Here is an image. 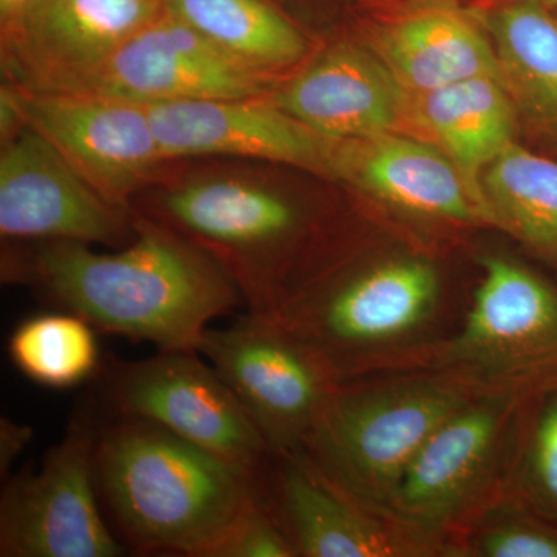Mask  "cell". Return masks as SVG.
I'll return each instance as SVG.
<instances>
[{"mask_svg":"<svg viewBox=\"0 0 557 557\" xmlns=\"http://www.w3.org/2000/svg\"><path fill=\"white\" fill-rule=\"evenodd\" d=\"M450 544L454 557H557V523L505 494Z\"/></svg>","mask_w":557,"mask_h":557,"instance_id":"cell-25","label":"cell"},{"mask_svg":"<svg viewBox=\"0 0 557 557\" xmlns=\"http://www.w3.org/2000/svg\"><path fill=\"white\" fill-rule=\"evenodd\" d=\"M33 438V429L14 423L10 418H0V474L9 475L14 460L27 448Z\"/></svg>","mask_w":557,"mask_h":557,"instance_id":"cell-28","label":"cell"},{"mask_svg":"<svg viewBox=\"0 0 557 557\" xmlns=\"http://www.w3.org/2000/svg\"><path fill=\"white\" fill-rule=\"evenodd\" d=\"M263 500L299 557H454L448 541L348 493L304 449L274 454Z\"/></svg>","mask_w":557,"mask_h":557,"instance_id":"cell-12","label":"cell"},{"mask_svg":"<svg viewBox=\"0 0 557 557\" xmlns=\"http://www.w3.org/2000/svg\"><path fill=\"white\" fill-rule=\"evenodd\" d=\"M22 126L47 139L98 194L129 209L163 178L164 159L148 106L110 95L32 91L2 84Z\"/></svg>","mask_w":557,"mask_h":557,"instance_id":"cell-10","label":"cell"},{"mask_svg":"<svg viewBox=\"0 0 557 557\" xmlns=\"http://www.w3.org/2000/svg\"><path fill=\"white\" fill-rule=\"evenodd\" d=\"M531 395L486 388L446 418L410 461L388 511L453 548L450 539L508 493Z\"/></svg>","mask_w":557,"mask_h":557,"instance_id":"cell-6","label":"cell"},{"mask_svg":"<svg viewBox=\"0 0 557 557\" xmlns=\"http://www.w3.org/2000/svg\"><path fill=\"white\" fill-rule=\"evenodd\" d=\"M135 237L116 252L69 240H3L2 278L97 332L159 350L199 351L211 322L244 304L208 252L135 212Z\"/></svg>","mask_w":557,"mask_h":557,"instance_id":"cell-1","label":"cell"},{"mask_svg":"<svg viewBox=\"0 0 557 557\" xmlns=\"http://www.w3.org/2000/svg\"><path fill=\"white\" fill-rule=\"evenodd\" d=\"M507 494L557 523V386L528 399Z\"/></svg>","mask_w":557,"mask_h":557,"instance_id":"cell-26","label":"cell"},{"mask_svg":"<svg viewBox=\"0 0 557 557\" xmlns=\"http://www.w3.org/2000/svg\"><path fill=\"white\" fill-rule=\"evenodd\" d=\"M284 78L230 57L166 10L113 54L91 94L153 102L269 97Z\"/></svg>","mask_w":557,"mask_h":557,"instance_id":"cell-17","label":"cell"},{"mask_svg":"<svg viewBox=\"0 0 557 557\" xmlns=\"http://www.w3.org/2000/svg\"><path fill=\"white\" fill-rule=\"evenodd\" d=\"M164 10L251 69L287 78L310 40L271 0H163Z\"/></svg>","mask_w":557,"mask_h":557,"instance_id":"cell-21","label":"cell"},{"mask_svg":"<svg viewBox=\"0 0 557 557\" xmlns=\"http://www.w3.org/2000/svg\"><path fill=\"white\" fill-rule=\"evenodd\" d=\"M338 185L423 226L431 234L494 230L479 190L442 150L403 132L338 139Z\"/></svg>","mask_w":557,"mask_h":557,"instance_id":"cell-14","label":"cell"},{"mask_svg":"<svg viewBox=\"0 0 557 557\" xmlns=\"http://www.w3.org/2000/svg\"><path fill=\"white\" fill-rule=\"evenodd\" d=\"M537 0H511L485 20L504 86L519 112L557 131V21Z\"/></svg>","mask_w":557,"mask_h":557,"instance_id":"cell-23","label":"cell"},{"mask_svg":"<svg viewBox=\"0 0 557 557\" xmlns=\"http://www.w3.org/2000/svg\"><path fill=\"white\" fill-rule=\"evenodd\" d=\"M478 267L460 324L408 369L453 370L531 394L557 386L556 285L504 252H482Z\"/></svg>","mask_w":557,"mask_h":557,"instance_id":"cell-7","label":"cell"},{"mask_svg":"<svg viewBox=\"0 0 557 557\" xmlns=\"http://www.w3.org/2000/svg\"><path fill=\"white\" fill-rule=\"evenodd\" d=\"M479 189L494 230L557 269V160L515 141L482 171Z\"/></svg>","mask_w":557,"mask_h":557,"instance_id":"cell-22","label":"cell"},{"mask_svg":"<svg viewBox=\"0 0 557 557\" xmlns=\"http://www.w3.org/2000/svg\"><path fill=\"white\" fill-rule=\"evenodd\" d=\"M343 249L273 319L333 381L405 370L460 324L445 263L421 248Z\"/></svg>","mask_w":557,"mask_h":557,"instance_id":"cell-3","label":"cell"},{"mask_svg":"<svg viewBox=\"0 0 557 557\" xmlns=\"http://www.w3.org/2000/svg\"><path fill=\"white\" fill-rule=\"evenodd\" d=\"M9 355L22 375L60 391L86 383L101 368L97 330L58 309L22 321L11 333Z\"/></svg>","mask_w":557,"mask_h":557,"instance_id":"cell-24","label":"cell"},{"mask_svg":"<svg viewBox=\"0 0 557 557\" xmlns=\"http://www.w3.org/2000/svg\"><path fill=\"white\" fill-rule=\"evenodd\" d=\"M518 119L504 83L479 76L423 94L405 91L398 132L442 150L480 194V174L516 141Z\"/></svg>","mask_w":557,"mask_h":557,"instance_id":"cell-20","label":"cell"},{"mask_svg":"<svg viewBox=\"0 0 557 557\" xmlns=\"http://www.w3.org/2000/svg\"><path fill=\"white\" fill-rule=\"evenodd\" d=\"M269 163L171 161L132 211L171 226L222 267L248 313L274 318L344 248L329 212L271 178Z\"/></svg>","mask_w":557,"mask_h":557,"instance_id":"cell-2","label":"cell"},{"mask_svg":"<svg viewBox=\"0 0 557 557\" xmlns=\"http://www.w3.org/2000/svg\"><path fill=\"white\" fill-rule=\"evenodd\" d=\"M163 10V0H40L17 27L0 33L3 83L94 91L113 54Z\"/></svg>","mask_w":557,"mask_h":557,"instance_id":"cell-13","label":"cell"},{"mask_svg":"<svg viewBox=\"0 0 557 557\" xmlns=\"http://www.w3.org/2000/svg\"><path fill=\"white\" fill-rule=\"evenodd\" d=\"M267 98L325 137L357 139L399 131L405 90L364 42L341 39L311 53Z\"/></svg>","mask_w":557,"mask_h":557,"instance_id":"cell-18","label":"cell"},{"mask_svg":"<svg viewBox=\"0 0 557 557\" xmlns=\"http://www.w3.org/2000/svg\"><path fill=\"white\" fill-rule=\"evenodd\" d=\"M200 355L239 398L271 453L302 449L336 381L273 319L248 313L209 329Z\"/></svg>","mask_w":557,"mask_h":557,"instance_id":"cell-11","label":"cell"},{"mask_svg":"<svg viewBox=\"0 0 557 557\" xmlns=\"http://www.w3.org/2000/svg\"><path fill=\"white\" fill-rule=\"evenodd\" d=\"M108 366L104 394L113 416L152 421L263 485L273 458L269 443L200 351L159 350Z\"/></svg>","mask_w":557,"mask_h":557,"instance_id":"cell-9","label":"cell"},{"mask_svg":"<svg viewBox=\"0 0 557 557\" xmlns=\"http://www.w3.org/2000/svg\"><path fill=\"white\" fill-rule=\"evenodd\" d=\"M486 388L445 369L339 381L322 403L304 453L348 493L387 509L418 450L446 418Z\"/></svg>","mask_w":557,"mask_h":557,"instance_id":"cell-5","label":"cell"},{"mask_svg":"<svg viewBox=\"0 0 557 557\" xmlns=\"http://www.w3.org/2000/svg\"><path fill=\"white\" fill-rule=\"evenodd\" d=\"M537 2H541L542 5L547 7L549 10L557 9V0H537Z\"/></svg>","mask_w":557,"mask_h":557,"instance_id":"cell-30","label":"cell"},{"mask_svg":"<svg viewBox=\"0 0 557 557\" xmlns=\"http://www.w3.org/2000/svg\"><path fill=\"white\" fill-rule=\"evenodd\" d=\"M40 0H0V33L13 30Z\"/></svg>","mask_w":557,"mask_h":557,"instance_id":"cell-29","label":"cell"},{"mask_svg":"<svg viewBox=\"0 0 557 557\" xmlns=\"http://www.w3.org/2000/svg\"><path fill=\"white\" fill-rule=\"evenodd\" d=\"M555 132H556V135H557V131H555Z\"/></svg>","mask_w":557,"mask_h":557,"instance_id":"cell-31","label":"cell"},{"mask_svg":"<svg viewBox=\"0 0 557 557\" xmlns=\"http://www.w3.org/2000/svg\"><path fill=\"white\" fill-rule=\"evenodd\" d=\"M94 399L78 405L64 437L42 465L10 478L0 497V556L116 557L95 478L100 426Z\"/></svg>","mask_w":557,"mask_h":557,"instance_id":"cell-8","label":"cell"},{"mask_svg":"<svg viewBox=\"0 0 557 557\" xmlns=\"http://www.w3.org/2000/svg\"><path fill=\"white\" fill-rule=\"evenodd\" d=\"M146 106L166 160L262 161L335 182L338 139L311 129L267 97Z\"/></svg>","mask_w":557,"mask_h":557,"instance_id":"cell-16","label":"cell"},{"mask_svg":"<svg viewBox=\"0 0 557 557\" xmlns=\"http://www.w3.org/2000/svg\"><path fill=\"white\" fill-rule=\"evenodd\" d=\"M406 94L458 81L500 78L496 51L485 27L465 11L424 7L373 28L366 40Z\"/></svg>","mask_w":557,"mask_h":557,"instance_id":"cell-19","label":"cell"},{"mask_svg":"<svg viewBox=\"0 0 557 557\" xmlns=\"http://www.w3.org/2000/svg\"><path fill=\"white\" fill-rule=\"evenodd\" d=\"M0 236L121 248L135 237V214L102 199L46 138L24 127L0 150Z\"/></svg>","mask_w":557,"mask_h":557,"instance_id":"cell-15","label":"cell"},{"mask_svg":"<svg viewBox=\"0 0 557 557\" xmlns=\"http://www.w3.org/2000/svg\"><path fill=\"white\" fill-rule=\"evenodd\" d=\"M95 478L124 545L141 553L209 557L262 498L240 469L135 417L101 424Z\"/></svg>","mask_w":557,"mask_h":557,"instance_id":"cell-4","label":"cell"},{"mask_svg":"<svg viewBox=\"0 0 557 557\" xmlns=\"http://www.w3.org/2000/svg\"><path fill=\"white\" fill-rule=\"evenodd\" d=\"M209 557H299L292 537L263 498L256 500Z\"/></svg>","mask_w":557,"mask_h":557,"instance_id":"cell-27","label":"cell"}]
</instances>
